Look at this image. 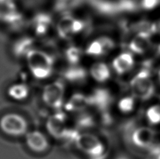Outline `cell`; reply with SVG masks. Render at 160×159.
Masks as SVG:
<instances>
[{
	"mask_svg": "<svg viewBox=\"0 0 160 159\" xmlns=\"http://www.w3.org/2000/svg\"><path fill=\"white\" fill-rule=\"evenodd\" d=\"M25 60L28 70L35 79L44 80L53 75L55 59L46 51L35 49L27 55Z\"/></svg>",
	"mask_w": 160,
	"mask_h": 159,
	"instance_id": "cell-1",
	"label": "cell"
},
{
	"mask_svg": "<svg viewBox=\"0 0 160 159\" xmlns=\"http://www.w3.org/2000/svg\"><path fill=\"white\" fill-rule=\"evenodd\" d=\"M130 89L132 95L141 100H148L155 94V87L148 69H142L131 79Z\"/></svg>",
	"mask_w": 160,
	"mask_h": 159,
	"instance_id": "cell-2",
	"label": "cell"
},
{
	"mask_svg": "<svg viewBox=\"0 0 160 159\" xmlns=\"http://www.w3.org/2000/svg\"><path fill=\"white\" fill-rule=\"evenodd\" d=\"M87 27V21L70 13L62 15L59 18L56 30L58 36L61 39L70 40L84 32Z\"/></svg>",
	"mask_w": 160,
	"mask_h": 159,
	"instance_id": "cell-3",
	"label": "cell"
},
{
	"mask_svg": "<svg viewBox=\"0 0 160 159\" xmlns=\"http://www.w3.org/2000/svg\"><path fill=\"white\" fill-rule=\"evenodd\" d=\"M115 47V42L108 36H101L91 40L84 49V54L94 58L108 55Z\"/></svg>",
	"mask_w": 160,
	"mask_h": 159,
	"instance_id": "cell-4",
	"label": "cell"
},
{
	"mask_svg": "<svg viewBox=\"0 0 160 159\" xmlns=\"http://www.w3.org/2000/svg\"><path fill=\"white\" fill-rule=\"evenodd\" d=\"M65 84L62 80H56L45 86L43 90V99L47 104L58 106L62 103L65 93Z\"/></svg>",
	"mask_w": 160,
	"mask_h": 159,
	"instance_id": "cell-5",
	"label": "cell"
},
{
	"mask_svg": "<svg viewBox=\"0 0 160 159\" xmlns=\"http://www.w3.org/2000/svg\"><path fill=\"white\" fill-rule=\"evenodd\" d=\"M53 25V18L49 13L39 12L32 17L30 27L37 37H43L47 35Z\"/></svg>",
	"mask_w": 160,
	"mask_h": 159,
	"instance_id": "cell-6",
	"label": "cell"
},
{
	"mask_svg": "<svg viewBox=\"0 0 160 159\" xmlns=\"http://www.w3.org/2000/svg\"><path fill=\"white\" fill-rule=\"evenodd\" d=\"M135 65L133 54L130 51H123L113 58L111 68L117 75H124L133 69Z\"/></svg>",
	"mask_w": 160,
	"mask_h": 159,
	"instance_id": "cell-7",
	"label": "cell"
},
{
	"mask_svg": "<svg viewBox=\"0 0 160 159\" xmlns=\"http://www.w3.org/2000/svg\"><path fill=\"white\" fill-rule=\"evenodd\" d=\"M35 44V38L30 36H22L16 39L11 46L13 57L18 59H25L28 54L36 49Z\"/></svg>",
	"mask_w": 160,
	"mask_h": 159,
	"instance_id": "cell-8",
	"label": "cell"
},
{
	"mask_svg": "<svg viewBox=\"0 0 160 159\" xmlns=\"http://www.w3.org/2000/svg\"><path fill=\"white\" fill-rule=\"evenodd\" d=\"M88 71L93 80L98 83H105L110 80L112 76V68L106 62L102 61L96 62L91 65Z\"/></svg>",
	"mask_w": 160,
	"mask_h": 159,
	"instance_id": "cell-9",
	"label": "cell"
},
{
	"mask_svg": "<svg viewBox=\"0 0 160 159\" xmlns=\"http://www.w3.org/2000/svg\"><path fill=\"white\" fill-rule=\"evenodd\" d=\"M88 76V71L79 65H69L62 72V79L72 84L84 81Z\"/></svg>",
	"mask_w": 160,
	"mask_h": 159,
	"instance_id": "cell-10",
	"label": "cell"
},
{
	"mask_svg": "<svg viewBox=\"0 0 160 159\" xmlns=\"http://www.w3.org/2000/svg\"><path fill=\"white\" fill-rule=\"evenodd\" d=\"M155 133L148 127H141L137 128L132 135L134 144L140 147L148 148L154 142Z\"/></svg>",
	"mask_w": 160,
	"mask_h": 159,
	"instance_id": "cell-11",
	"label": "cell"
},
{
	"mask_svg": "<svg viewBox=\"0 0 160 159\" xmlns=\"http://www.w3.org/2000/svg\"><path fill=\"white\" fill-rule=\"evenodd\" d=\"M150 36L142 33H136L128 44L129 51L133 54L142 55L150 47Z\"/></svg>",
	"mask_w": 160,
	"mask_h": 159,
	"instance_id": "cell-12",
	"label": "cell"
},
{
	"mask_svg": "<svg viewBox=\"0 0 160 159\" xmlns=\"http://www.w3.org/2000/svg\"><path fill=\"white\" fill-rule=\"evenodd\" d=\"M84 55V50L75 44L68 46L63 51V57L69 65H79Z\"/></svg>",
	"mask_w": 160,
	"mask_h": 159,
	"instance_id": "cell-13",
	"label": "cell"
},
{
	"mask_svg": "<svg viewBox=\"0 0 160 159\" xmlns=\"http://www.w3.org/2000/svg\"><path fill=\"white\" fill-rule=\"evenodd\" d=\"M82 0H54L53 10L62 15L70 14V11L78 7Z\"/></svg>",
	"mask_w": 160,
	"mask_h": 159,
	"instance_id": "cell-14",
	"label": "cell"
},
{
	"mask_svg": "<svg viewBox=\"0 0 160 159\" xmlns=\"http://www.w3.org/2000/svg\"><path fill=\"white\" fill-rule=\"evenodd\" d=\"M30 93L29 87L24 83L12 84L8 88V94L11 98L21 100L26 98Z\"/></svg>",
	"mask_w": 160,
	"mask_h": 159,
	"instance_id": "cell-15",
	"label": "cell"
},
{
	"mask_svg": "<svg viewBox=\"0 0 160 159\" xmlns=\"http://www.w3.org/2000/svg\"><path fill=\"white\" fill-rule=\"evenodd\" d=\"M135 99L133 95L122 98L118 103L119 109L124 113L131 112L135 106Z\"/></svg>",
	"mask_w": 160,
	"mask_h": 159,
	"instance_id": "cell-16",
	"label": "cell"
},
{
	"mask_svg": "<svg viewBox=\"0 0 160 159\" xmlns=\"http://www.w3.org/2000/svg\"><path fill=\"white\" fill-rule=\"evenodd\" d=\"M118 2L119 13L133 12L138 7L135 0H118Z\"/></svg>",
	"mask_w": 160,
	"mask_h": 159,
	"instance_id": "cell-17",
	"label": "cell"
},
{
	"mask_svg": "<svg viewBox=\"0 0 160 159\" xmlns=\"http://www.w3.org/2000/svg\"><path fill=\"white\" fill-rule=\"evenodd\" d=\"M146 116L148 121L151 124H158L160 123V105L151 106L147 110Z\"/></svg>",
	"mask_w": 160,
	"mask_h": 159,
	"instance_id": "cell-18",
	"label": "cell"
},
{
	"mask_svg": "<svg viewBox=\"0 0 160 159\" xmlns=\"http://www.w3.org/2000/svg\"><path fill=\"white\" fill-rule=\"evenodd\" d=\"M93 99L95 100H98V103L100 104L105 105L108 104L110 101V95L108 90L104 89H97L94 92L93 95Z\"/></svg>",
	"mask_w": 160,
	"mask_h": 159,
	"instance_id": "cell-19",
	"label": "cell"
},
{
	"mask_svg": "<svg viewBox=\"0 0 160 159\" xmlns=\"http://www.w3.org/2000/svg\"><path fill=\"white\" fill-rule=\"evenodd\" d=\"M160 0H141L140 6L145 11H152L158 7Z\"/></svg>",
	"mask_w": 160,
	"mask_h": 159,
	"instance_id": "cell-20",
	"label": "cell"
},
{
	"mask_svg": "<svg viewBox=\"0 0 160 159\" xmlns=\"http://www.w3.org/2000/svg\"><path fill=\"white\" fill-rule=\"evenodd\" d=\"M15 1L16 0H0V9H2L13 3H16Z\"/></svg>",
	"mask_w": 160,
	"mask_h": 159,
	"instance_id": "cell-21",
	"label": "cell"
},
{
	"mask_svg": "<svg viewBox=\"0 0 160 159\" xmlns=\"http://www.w3.org/2000/svg\"><path fill=\"white\" fill-rule=\"evenodd\" d=\"M157 27V33L160 34V18L158 20V21L155 22Z\"/></svg>",
	"mask_w": 160,
	"mask_h": 159,
	"instance_id": "cell-22",
	"label": "cell"
},
{
	"mask_svg": "<svg viewBox=\"0 0 160 159\" xmlns=\"http://www.w3.org/2000/svg\"><path fill=\"white\" fill-rule=\"evenodd\" d=\"M158 78L159 81L160 83V69L158 70Z\"/></svg>",
	"mask_w": 160,
	"mask_h": 159,
	"instance_id": "cell-23",
	"label": "cell"
},
{
	"mask_svg": "<svg viewBox=\"0 0 160 159\" xmlns=\"http://www.w3.org/2000/svg\"><path fill=\"white\" fill-rule=\"evenodd\" d=\"M158 54H159V56H160V44L159 45L158 47Z\"/></svg>",
	"mask_w": 160,
	"mask_h": 159,
	"instance_id": "cell-24",
	"label": "cell"
},
{
	"mask_svg": "<svg viewBox=\"0 0 160 159\" xmlns=\"http://www.w3.org/2000/svg\"><path fill=\"white\" fill-rule=\"evenodd\" d=\"M119 159H127V158H120Z\"/></svg>",
	"mask_w": 160,
	"mask_h": 159,
	"instance_id": "cell-25",
	"label": "cell"
},
{
	"mask_svg": "<svg viewBox=\"0 0 160 159\" xmlns=\"http://www.w3.org/2000/svg\"><path fill=\"white\" fill-rule=\"evenodd\" d=\"M158 159H160V155H159V157H158Z\"/></svg>",
	"mask_w": 160,
	"mask_h": 159,
	"instance_id": "cell-26",
	"label": "cell"
}]
</instances>
